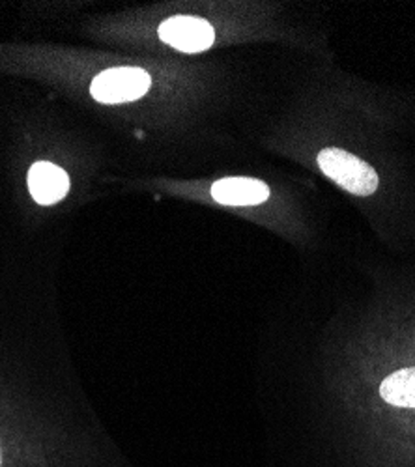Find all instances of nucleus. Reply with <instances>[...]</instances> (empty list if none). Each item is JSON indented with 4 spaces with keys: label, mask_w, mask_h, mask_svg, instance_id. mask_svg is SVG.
Wrapping results in <instances>:
<instances>
[{
    "label": "nucleus",
    "mask_w": 415,
    "mask_h": 467,
    "mask_svg": "<svg viewBox=\"0 0 415 467\" xmlns=\"http://www.w3.org/2000/svg\"><path fill=\"white\" fill-rule=\"evenodd\" d=\"M320 171L335 182L338 187L356 194V197H368L379 189V174L376 171L341 148H324L318 153Z\"/></svg>",
    "instance_id": "f257e3e1"
},
{
    "label": "nucleus",
    "mask_w": 415,
    "mask_h": 467,
    "mask_svg": "<svg viewBox=\"0 0 415 467\" xmlns=\"http://www.w3.org/2000/svg\"><path fill=\"white\" fill-rule=\"evenodd\" d=\"M150 87H152V79H150V75L144 69L126 66L99 73L92 81L90 94L99 103L115 105L142 98Z\"/></svg>",
    "instance_id": "f03ea898"
},
{
    "label": "nucleus",
    "mask_w": 415,
    "mask_h": 467,
    "mask_svg": "<svg viewBox=\"0 0 415 467\" xmlns=\"http://www.w3.org/2000/svg\"><path fill=\"white\" fill-rule=\"evenodd\" d=\"M160 37L167 46L182 53H201L212 47L215 32L213 26L204 19L182 16L163 21L160 26Z\"/></svg>",
    "instance_id": "7ed1b4c3"
},
{
    "label": "nucleus",
    "mask_w": 415,
    "mask_h": 467,
    "mask_svg": "<svg viewBox=\"0 0 415 467\" xmlns=\"http://www.w3.org/2000/svg\"><path fill=\"white\" fill-rule=\"evenodd\" d=\"M212 197L224 206H254L268 201L270 187L253 178H224L212 185Z\"/></svg>",
    "instance_id": "20e7f679"
},
{
    "label": "nucleus",
    "mask_w": 415,
    "mask_h": 467,
    "mask_svg": "<svg viewBox=\"0 0 415 467\" xmlns=\"http://www.w3.org/2000/svg\"><path fill=\"white\" fill-rule=\"evenodd\" d=\"M28 189L32 199L44 206L57 204L69 191L67 174L53 163H34L28 171Z\"/></svg>",
    "instance_id": "39448f33"
},
{
    "label": "nucleus",
    "mask_w": 415,
    "mask_h": 467,
    "mask_svg": "<svg viewBox=\"0 0 415 467\" xmlns=\"http://www.w3.org/2000/svg\"><path fill=\"white\" fill-rule=\"evenodd\" d=\"M380 395L391 406L415 408V367L388 376L380 385Z\"/></svg>",
    "instance_id": "423d86ee"
}]
</instances>
